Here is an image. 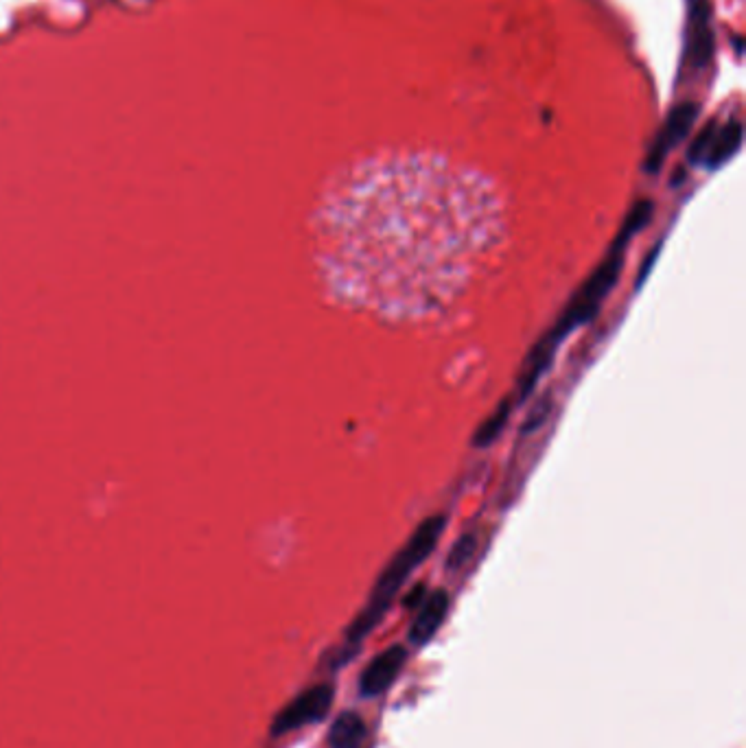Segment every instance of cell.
<instances>
[{"label":"cell","mask_w":746,"mask_h":748,"mask_svg":"<svg viewBox=\"0 0 746 748\" xmlns=\"http://www.w3.org/2000/svg\"><path fill=\"white\" fill-rule=\"evenodd\" d=\"M447 528V517L442 514H436V517H429L418 525V530L412 534V539L403 545V549L396 554L390 565L383 569V574L379 576L375 589L370 593V600L366 604V609L361 611L355 622L348 626L346 630V644L351 648H357L375 628L386 613L390 611L394 595L401 591L405 580L412 576V571L425 563V558L434 552V547L438 545L442 532Z\"/></svg>","instance_id":"6da1fadb"},{"label":"cell","mask_w":746,"mask_h":748,"mask_svg":"<svg viewBox=\"0 0 746 748\" xmlns=\"http://www.w3.org/2000/svg\"><path fill=\"white\" fill-rule=\"evenodd\" d=\"M423 593H425V587H423V584H418V587H416V589L405 598V606H407V609H412V606H418V604H421Z\"/></svg>","instance_id":"9a60e30c"},{"label":"cell","mask_w":746,"mask_h":748,"mask_svg":"<svg viewBox=\"0 0 746 748\" xmlns=\"http://www.w3.org/2000/svg\"><path fill=\"white\" fill-rule=\"evenodd\" d=\"M477 549V536L475 534H464L456 541V545L451 547V552L447 556V569L449 571H458L462 569L469 560L473 558Z\"/></svg>","instance_id":"7c38bea8"},{"label":"cell","mask_w":746,"mask_h":748,"mask_svg":"<svg viewBox=\"0 0 746 748\" xmlns=\"http://www.w3.org/2000/svg\"><path fill=\"white\" fill-rule=\"evenodd\" d=\"M687 44L694 68H705L714 57V29H711L709 0H687Z\"/></svg>","instance_id":"5b68a950"},{"label":"cell","mask_w":746,"mask_h":748,"mask_svg":"<svg viewBox=\"0 0 746 748\" xmlns=\"http://www.w3.org/2000/svg\"><path fill=\"white\" fill-rule=\"evenodd\" d=\"M333 700L335 687L329 683H320L305 689V692L298 694L289 705L278 711L270 727L272 738H281V735L298 731L302 727H307V724H316L324 720L333 707Z\"/></svg>","instance_id":"3957f363"},{"label":"cell","mask_w":746,"mask_h":748,"mask_svg":"<svg viewBox=\"0 0 746 748\" xmlns=\"http://www.w3.org/2000/svg\"><path fill=\"white\" fill-rule=\"evenodd\" d=\"M449 613V593L445 589H438L423 602L421 611L414 617L410 626V644L416 648H423L429 639H434L438 628L445 622Z\"/></svg>","instance_id":"52a82bcc"},{"label":"cell","mask_w":746,"mask_h":748,"mask_svg":"<svg viewBox=\"0 0 746 748\" xmlns=\"http://www.w3.org/2000/svg\"><path fill=\"white\" fill-rule=\"evenodd\" d=\"M407 661V648L394 644L379 652L375 659H372L366 670L359 674V694L364 698H377L383 692H388L392 683L396 681V676L401 674L403 665Z\"/></svg>","instance_id":"8992f818"},{"label":"cell","mask_w":746,"mask_h":748,"mask_svg":"<svg viewBox=\"0 0 746 748\" xmlns=\"http://www.w3.org/2000/svg\"><path fill=\"white\" fill-rule=\"evenodd\" d=\"M628 237H631V235H628L626 230H622L620 239H617V243L613 245L609 259L598 265V270L591 274V278L580 287V291L574 296V300L569 302V307L563 313L561 322H558V326L552 331L558 342H561L567 333L578 329L580 324L589 322V318H593V313L600 309V302L606 296H609V291L617 283V278H620L622 252H624V243H626Z\"/></svg>","instance_id":"7a4b0ae2"},{"label":"cell","mask_w":746,"mask_h":748,"mask_svg":"<svg viewBox=\"0 0 746 748\" xmlns=\"http://www.w3.org/2000/svg\"><path fill=\"white\" fill-rule=\"evenodd\" d=\"M556 346H558V340L554 333L543 337V340L534 346L519 377V401L528 399L530 392L536 388V383H539V379L545 374V370L552 366Z\"/></svg>","instance_id":"ba28073f"},{"label":"cell","mask_w":746,"mask_h":748,"mask_svg":"<svg viewBox=\"0 0 746 748\" xmlns=\"http://www.w3.org/2000/svg\"><path fill=\"white\" fill-rule=\"evenodd\" d=\"M508 418H510V401H504L497 407V412L488 420H484V425L477 429V434L473 438L475 447H480V449L491 447V444L499 438L501 431H504Z\"/></svg>","instance_id":"8fae6325"},{"label":"cell","mask_w":746,"mask_h":748,"mask_svg":"<svg viewBox=\"0 0 746 748\" xmlns=\"http://www.w3.org/2000/svg\"><path fill=\"white\" fill-rule=\"evenodd\" d=\"M716 132H718V125L714 121H709L703 130L696 134L694 143L690 145V151H687V158H690V162H694V165H701V162H705V156L711 143H714Z\"/></svg>","instance_id":"4fadbf2b"},{"label":"cell","mask_w":746,"mask_h":748,"mask_svg":"<svg viewBox=\"0 0 746 748\" xmlns=\"http://www.w3.org/2000/svg\"><path fill=\"white\" fill-rule=\"evenodd\" d=\"M698 114H701V105L694 101H685V103L676 105V108H672L666 123H663L661 127V132L657 134L655 145H652V149L648 151V158H646L648 173H659L670 151L679 143H683V138L692 132Z\"/></svg>","instance_id":"277c9868"},{"label":"cell","mask_w":746,"mask_h":748,"mask_svg":"<svg viewBox=\"0 0 746 748\" xmlns=\"http://www.w3.org/2000/svg\"><path fill=\"white\" fill-rule=\"evenodd\" d=\"M742 138H744V127L740 121H729L727 125L718 127L714 143H711L703 165L707 169H718L725 165L727 160H731L740 151Z\"/></svg>","instance_id":"9c48e42d"},{"label":"cell","mask_w":746,"mask_h":748,"mask_svg":"<svg viewBox=\"0 0 746 748\" xmlns=\"http://www.w3.org/2000/svg\"><path fill=\"white\" fill-rule=\"evenodd\" d=\"M366 722L355 711H346L333 722L329 731V748H361L366 740Z\"/></svg>","instance_id":"30bf717a"},{"label":"cell","mask_w":746,"mask_h":748,"mask_svg":"<svg viewBox=\"0 0 746 748\" xmlns=\"http://www.w3.org/2000/svg\"><path fill=\"white\" fill-rule=\"evenodd\" d=\"M657 256H659V245H657V248H652V250H650V254L646 256L644 265H641V272H639V278H637V285H639V283H644L646 276H648L650 270H652V265H655V259H657Z\"/></svg>","instance_id":"5bb4252c"}]
</instances>
